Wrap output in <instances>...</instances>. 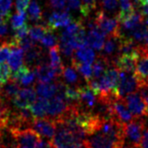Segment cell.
<instances>
[{
  "label": "cell",
  "mask_w": 148,
  "mask_h": 148,
  "mask_svg": "<svg viewBox=\"0 0 148 148\" xmlns=\"http://www.w3.org/2000/svg\"><path fill=\"white\" fill-rule=\"evenodd\" d=\"M80 99L78 103L83 110L86 112H93L98 102V96L91 90V88L86 85L80 86Z\"/></svg>",
  "instance_id": "cell-13"
},
{
  "label": "cell",
  "mask_w": 148,
  "mask_h": 148,
  "mask_svg": "<svg viewBox=\"0 0 148 148\" xmlns=\"http://www.w3.org/2000/svg\"><path fill=\"white\" fill-rule=\"evenodd\" d=\"M49 30L47 25H35L29 27V37L35 41H40V40L44 37L46 32Z\"/></svg>",
  "instance_id": "cell-29"
},
{
  "label": "cell",
  "mask_w": 148,
  "mask_h": 148,
  "mask_svg": "<svg viewBox=\"0 0 148 148\" xmlns=\"http://www.w3.org/2000/svg\"><path fill=\"white\" fill-rule=\"evenodd\" d=\"M72 22V18L69 10H64L60 11H53L48 18L47 25L50 30H56L59 27L68 26Z\"/></svg>",
  "instance_id": "cell-12"
},
{
  "label": "cell",
  "mask_w": 148,
  "mask_h": 148,
  "mask_svg": "<svg viewBox=\"0 0 148 148\" xmlns=\"http://www.w3.org/2000/svg\"><path fill=\"white\" fill-rule=\"evenodd\" d=\"M82 8V2L81 0H67V10H81Z\"/></svg>",
  "instance_id": "cell-40"
},
{
  "label": "cell",
  "mask_w": 148,
  "mask_h": 148,
  "mask_svg": "<svg viewBox=\"0 0 148 148\" xmlns=\"http://www.w3.org/2000/svg\"><path fill=\"white\" fill-rule=\"evenodd\" d=\"M87 27L88 31L86 33V45L100 52L103 48L106 35L99 29L94 20L88 22Z\"/></svg>",
  "instance_id": "cell-9"
},
{
  "label": "cell",
  "mask_w": 148,
  "mask_h": 148,
  "mask_svg": "<svg viewBox=\"0 0 148 148\" xmlns=\"http://www.w3.org/2000/svg\"><path fill=\"white\" fill-rule=\"evenodd\" d=\"M111 63L104 57L99 56L96 58V60L93 63V78H100L105 73L109 67H111Z\"/></svg>",
  "instance_id": "cell-26"
},
{
  "label": "cell",
  "mask_w": 148,
  "mask_h": 148,
  "mask_svg": "<svg viewBox=\"0 0 148 148\" xmlns=\"http://www.w3.org/2000/svg\"><path fill=\"white\" fill-rule=\"evenodd\" d=\"M85 148H90V147H89V146H87V147H85Z\"/></svg>",
  "instance_id": "cell-50"
},
{
  "label": "cell",
  "mask_w": 148,
  "mask_h": 148,
  "mask_svg": "<svg viewBox=\"0 0 148 148\" xmlns=\"http://www.w3.org/2000/svg\"><path fill=\"white\" fill-rule=\"evenodd\" d=\"M122 35H111L104 42L103 48L100 51V56L107 59L112 66L115 59L119 56L120 38Z\"/></svg>",
  "instance_id": "cell-8"
},
{
  "label": "cell",
  "mask_w": 148,
  "mask_h": 148,
  "mask_svg": "<svg viewBox=\"0 0 148 148\" xmlns=\"http://www.w3.org/2000/svg\"><path fill=\"white\" fill-rule=\"evenodd\" d=\"M25 62L27 67L31 69H35L38 67V65L43 63L42 61V57H43V52L40 46L35 45L29 50L25 51Z\"/></svg>",
  "instance_id": "cell-18"
},
{
  "label": "cell",
  "mask_w": 148,
  "mask_h": 148,
  "mask_svg": "<svg viewBox=\"0 0 148 148\" xmlns=\"http://www.w3.org/2000/svg\"><path fill=\"white\" fill-rule=\"evenodd\" d=\"M101 1V7H102V10L108 11V12H112L117 9L118 1L117 0H100Z\"/></svg>",
  "instance_id": "cell-36"
},
{
  "label": "cell",
  "mask_w": 148,
  "mask_h": 148,
  "mask_svg": "<svg viewBox=\"0 0 148 148\" xmlns=\"http://www.w3.org/2000/svg\"><path fill=\"white\" fill-rule=\"evenodd\" d=\"M12 6V0H0V12L7 19L10 17V9Z\"/></svg>",
  "instance_id": "cell-35"
},
{
  "label": "cell",
  "mask_w": 148,
  "mask_h": 148,
  "mask_svg": "<svg viewBox=\"0 0 148 148\" xmlns=\"http://www.w3.org/2000/svg\"><path fill=\"white\" fill-rule=\"evenodd\" d=\"M146 116H148V109H147V115Z\"/></svg>",
  "instance_id": "cell-49"
},
{
  "label": "cell",
  "mask_w": 148,
  "mask_h": 148,
  "mask_svg": "<svg viewBox=\"0 0 148 148\" xmlns=\"http://www.w3.org/2000/svg\"><path fill=\"white\" fill-rule=\"evenodd\" d=\"M62 77L64 78L67 83L71 84H76L78 81H79V75H78L77 71L73 67H71V66L64 67Z\"/></svg>",
  "instance_id": "cell-31"
},
{
  "label": "cell",
  "mask_w": 148,
  "mask_h": 148,
  "mask_svg": "<svg viewBox=\"0 0 148 148\" xmlns=\"http://www.w3.org/2000/svg\"><path fill=\"white\" fill-rule=\"evenodd\" d=\"M112 109L114 117H115L123 124L130 122L134 118L133 114H131V112L128 109L124 98L115 96L112 100Z\"/></svg>",
  "instance_id": "cell-10"
},
{
  "label": "cell",
  "mask_w": 148,
  "mask_h": 148,
  "mask_svg": "<svg viewBox=\"0 0 148 148\" xmlns=\"http://www.w3.org/2000/svg\"><path fill=\"white\" fill-rule=\"evenodd\" d=\"M56 123V131L52 141L53 148H85L89 146L86 138L73 132L64 125Z\"/></svg>",
  "instance_id": "cell-1"
},
{
  "label": "cell",
  "mask_w": 148,
  "mask_h": 148,
  "mask_svg": "<svg viewBox=\"0 0 148 148\" xmlns=\"http://www.w3.org/2000/svg\"><path fill=\"white\" fill-rule=\"evenodd\" d=\"M48 106H49V100L45 98L40 97V98L37 99L36 101L31 105L29 110L35 118H42V117H46V115H47Z\"/></svg>",
  "instance_id": "cell-23"
},
{
  "label": "cell",
  "mask_w": 148,
  "mask_h": 148,
  "mask_svg": "<svg viewBox=\"0 0 148 148\" xmlns=\"http://www.w3.org/2000/svg\"><path fill=\"white\" fill-rule=\"evenodd\" d=\"M2 89H3V85H2V84H0V94L2 93Z\"/></svg>",
  "instance_id": "cell-47"
},
{
  "label": "cell",
  "mask_w": 148,
  "mask_h": 148,
  "mask_svg": "<svg viewBox=\"0 0 148 148\" xmlns=\"http://www.w3.org/2000/svg\"><path fill=\"white\" fill-rule=\"evenodd\" d=\"M71 62H72V67L84 78V80L86 81V83L89 80L92 79L93 78V67L91 66V64L81 63V62H78L75 59H71Z\"/></svg>",
  "instance_id": "cell-27"
},
{
  "label": "cell",
  "mask_w": 148,
  "mask_h": 148,
  "mask_svg": "<svg viewBox=\"0 0 148 148\" xmlns=\"http://www.w3.org/2000/svg\"><path fill=\"white\" fill-rule=\"evenodd\" d=\"M124 99L134 117L142 118L143 116L147 115L148 106L145 103V101L143 100V97L141 96L139 91L130 93L127 97H125Z\"/></svg>",
  "instance_id": "cell-7"
},
{
  "label": "cell",
  "mask_w": 148,
  "mask_h": 148,
  "mask_svg": "<svg viewBox=\"0 0 148 148\" xmlns=\"http://www.w3.org/2000/svg\"><path fill=\"white\" fill-rule=\"evenodd\" d=\"M143 21H145V17H143L142 12L139 10H135L131 14H130L123 21L120 22V25H122L124 30L131 32L132 30H134L139 25H141Z\"/></svg>",
  "instance_id": "cell-20"
},
{
  "label": "cell",
  "mask_w": 148,
  "mask_h": 148,
  "mask_svg": "<svg viewBox=\"0 0 148 148\" xmlns=\"http://www.w3.org/2000/svg\"><path fill=\"white\" fill-rule=\"evenodd\" d=\"M34 71L38 83H51L53 80L57 79L56 73L52 66L44 62L35 68Z\"/></svg>",
  "instance_id": "cell-17"
},
{
  "label": "cell",
  "mask_w": 148,
  "mask_h": 148,
  "mask_svg": "<svg viewBox=\"0 0 148 148\" xmlns=\"http://www.w3.org/2000/svg\"><path fill=\"white\" fill-rule=\"evenodd\" d=\"M49 56H50V61H51V66L54 69V71L56 73L57 78L62 76L63 73V69L64 66L62 64L61 61V56H60V48L59 44L54 45L49 51Z\"/></svg>",
  "instance_id": "cell-21"
},
{
  "label": "cell",
  "mask_w": 148,
  "mask_h": 148,
  "mask_svg": "<svg viewBox=\"0 0 148 148\" xmlns=\"http://www.w3.org/2000/svg\"><path fill=\"white\" fill-rule=\"evenodd\" d=\"M36 148H53V143L50 141V139L40 138V141L38 142Z\"/></svg>",
  "instance_id": "cell-41"
},
{
  "label": "cell",
  "mask_w": 148,
  "mask_h": 148,
  "mask_svg": "<svg viewBox=\"0 0 148 148\" xmlns=\"http://www.w3.org/2000/svg\"><path fill=\"white\" fill-rule=\"evenodd\" d=\"M27 17L32 22H40L42 20V10L37 1H32L27 9Z\"/></svg>",
  "instance_id": "cell-28"
},
{
  "label": "cell",
  "mask_w": 148,
  "mask_h": 148,
  "mask_svg": "<svg viewBox=\"0 0 148 148\" xmlns=\"http://www.w3.org/2000/svg\"><path fill=\"white\" fill-rule=\"evenodd\" d=\"M134 73L139 81L148 80V47L145 44H141L140 56L136 63Z\"/></svg>",
  "instance_id": "cell-14"
},
{
  "label": "cell",
  "mask_w": 148,
  "mask_h": 148,
  "mask_svg": "<svg viewBox=\"0 0 148 148\" xmlns=\"http://www.w3.org/2000/svg\"><path fill=\"white\" fill-rule=\"evenodd\" d=\"M0 148H10V147H8L7 145H1V143H0Z\"/></svg>",
  "instance_id": "cell-46"
},
{
  "label": "cell",
  "mask_w": 148,
  "mask_h": 148,
  "mask_svg": "<svg viewBox=\"0 0 148 148\" xmlns=\"http://www.w3.org/2000/svg\"><path fill=\"white\" fill-rule=\"evenodd\" d=\"M148 32V26L145 24V22L143 23L141 25H139L137 28L131 31L130 38H132L136 42H142L145 40L146 35Z\"/></svg>",
  "instance_id": "cell-32"
},
{
  "label": "cell",
  "mask_w": 148,
  "mask_h": 148,
  "mask_svg": "<svg viewBox=\"0 0 148 148\" xmlns=\"http://www.w3.org/2000/svg\"><path fill=\"white\" fill-rule=\"evenodd\" d=\"M17 45L20 46V47L24 51H27V50H29L30 48H32L33 46L36 45V43H35V40H33L30 37L29 38L26 37L25 38H23V40H19L17 42Z\"/></svg>",
  "instance_id": "cell-38"
},
{
  "label": "cell",
  "mask_w": 148,
  "mask_h": 148,
  "mask_svg": "<svg viewBox=\"0 0 148 148\" xmlns=\"http://www.w3.org/2000/svg\"><path fill=\"white\" fill-rule=\"evenodd\" d=\"M141 148H148V128L147 127H145V130H143Z\"/></svg>",
  "instance_id": "cell-43"
},
{
  "label": "cell",
  "mask_w": 148,
  "mask_h": 148,
  "mask_svg": "<svg viewBox=\"0 0 148 148\" xmlns=\"http://www.w3.org/2000/svg\"><path fill=\"white\" fill-rule=\"evenodd\" d=\"M30 127L38 133L40 137L46 139H53L56 131V123L53 118L42 117L33 118Z\"/></svg>",
  "instance_id": "cell-5"
},
{
  "label": "cell",
  "mask_w": 148,
  "mask_h": 148,
  "mask_svg": "<svg viewBox=\"0 0 148 148\" xmlns=\"http://www.w3.org/2000/svg\"><path fill=\"white\" fill-rule=\"evenodd\" d=\"M8 21H9V19H7L1 12H0V24H2V23H7Z\"/></svg>",
  "instance_id": "cell-44"
},
{
  "label": "cell",
  "mask_w": 148,
  "mask_h": 148,
  "mask_svg": "<svg viewBox=\"0 0 148 148\" xmlns=\"http://www.w3.org/2000/svg\"><path fill=\"white\" fill-rule=\"evenodd\" d=\"M49 6L53 10H64L67 9V0H49Z\"/></svg>",
  "instance_id": "cell-37"
},
{
  "label": "cell",
  "mask_w": 148,
  "mask_h": 148,
  "mask_svg": "<svg viewBox=\"0 0 148 148\" xmlns=\"http://www.w3.org/2000/svg\"><path fill=\"white\" fill-rule=\"evenodd\" d=\"M37 94L45 99H52L57 93V84L56 83H38L36 86Z\"/></svg>",
  "instance_id": "cell-25"
},
{
  "label": "cell",
  "mask_w": 148,
  "mask_h": 148,
  "mask_svg": "<svg viewBox=\"0 0 148 148\" xmlns=\"http://www.w3.org/2000/svg\"><path fill=\"white\" fill-rule=\"evenodd\" d=\"M8 33H9V28H8L7 23L0 24V43L5 41V38L8 36Z\"/></svg>",
  "instance_id": "cell-42"
},
{
  "label": "cell",
  "mask_w": 148,
  "mask_h": 148,
  "mask_svg": "<svg viewBox=\"0 0 148 148\" xmlns=\"http://www.w3.org/2000/svg\"><path fill=\"white\" fill-rule=\"evenodd\" d=\"M72 59H75L81 63L93 64L96 60V53L91 47L83 46V47L76 50V53H74Z\"/></svg>",
  "instance_id": "cell-22"
},
{
  "label": "cell",
  "mask_w": 148,
  "mask_h": 148,
  "mask_svg": "<svg viewBox=\"0 0 148 148\" xmlns=\"http://www.w3.org/2000/svg\"><path fill=\"white\" fill-rule=\"evenodd\" d=\"M94 22L96 25L99 27L100 31L106 35H122L121 34V25L118 18L109 17L103 10L98 11L95 16Z\"/></svg>",
  "instance_id": "cell-3"
},
{
  "label": "cell",
  "mask_w": 148,
  "mask_h": 148,
  "mask_svg": "<svg viewBox=\"0 0 148 148\" xmlns=\"http://www.w3.org/2000/svg\"><path fill=\"white\" fill-rule=\"evenodd\" d=\"M58 40H59V38L56 37V35L53 34V31L49 29L44 35V37L40 40V44L43 46V47L52 48L54 45L57 44Z\"/></svg>",
  "instance_id": "cell-33"
},
{
  "label": "cell",
  "mask_w": 148,
  "mask_h": 148,
  "mask_svg": "<svg viewBox=\"0 0 148 148\" xmlns=\"http://www.w3.org/2000/svg\"><path fill=\"white\" fill-rule=\"evenodd\" d=\"M11 42V41H10ZM24 50L20 46L13 44L11 42V51L9 56V66L12 73L16 72L23 65H24Z\"/></svg>",
  "instance_id": "cell-16"
},
{
  "label": "cell",
  "mask_w": 148,
  "mask_h": 148,
  "mask_svg": "<svg viewBox=\"0 0 148 148\" xmlns=\"http://www.w3.org/2000/svg\"><path fill=\"white\" fill-rule=\"evenodd\" d=\"M20 90H21V84L16 80L10 78V80H9L3 85L1 94L8 101L10 100L12 101V99L17 96Z\"/></svg>",
  "instance_id": "cell-24"
},
{
  "label": "cell",
  "mask_w": 148,
  "mask_h": 148,
  "mask_svg": "<svg viewBox=\"0 0 148 148\" xmlns=\"http://www.w3.org/2000/svg\"><path fill=\"white\" fill-rule=\"evenodd\" d=\"M71 104L72 103L68 101L65 97L56 94L49 100L47 114L49 115L50 118L53 119L62 117V116L65 115L69 112Z\"/></svg>",
  "instance_id": "cell-6"
},
{
  "label": "cell",
  "mask_w": 148,
  "mask_h": 148,
  "mask_svg": "<svg viewBox=\"0 0 148 148\" xmlns=\"http://www.w3.org/2000/svg\"><path fill=\"white\" fill-rule=\"evenodd\" d=\"M0 84L4 85V83H3V79H2V75H1V71H0Z\"/></svg>",
  "instance_id": "cell-45"
},
{
  "label": "cell",
  "mask_w": 148,
  "mask_h": 148,
  "mask_svg": "<svg viewBox=\"0 0 148 148\" xmlns=\"http://www.w3.org/2000/svg\"><path fill=\"white\" fill-rule=\"evenodd\" d=\"M26 18H27V15L25 14V12L17 11V12L13 14L10 18L11 28L15 31V30L23 27L25 25H26Z\"/></svg>",
  "instance_id": "cell-30"
},
{
  "label": "cell",
  "mask_w": 148,
  "mask_h": 148,
  "mask_svg": "<svg viewBox=\"0 0 148 148\" xmlns=\"http://www.w3.org/2000/svg\"><path fill=\"white\" fill-rule=\"evenodd\" d=\"M10 133L14 139L13 148H36L40 136L31 127L13 128Z\"/></svg>",
  "instance_id": "cell-2"
},
{
  "label": "cell",
  "mask_w": 148,
  "mask_h": 148,
  "mask_svg": "<svg viewBox=\"0 0 148 148\" xmlns=\"http://www.w3.org/2000/svg\"><path fill=\"white\" fill-rule=\"evenodd\" d=\"M138 58V56H119L114 62L112 66L119 69V71L133 73L135 72Z\"/></svg>",
  "instance_id": "cell-19"
},
{
  "label": "cell",
  "mask_w": 148,
  "mask_h": 148,
  "mask_svg": "<svg viewBox=\"0 0 148 148\" xmlns=\"http://www.w3.org/2000/svg\"><path fill=\"white\" fill-rule=\"evenodd\" d=\"M29 5L30 0H16V3H15L17 11H20V12H25V10L28 9Z\"/></svg>",
  "instance_id": "cell-39"
},
{
  "label": "cell",
  "mask_w": 148,
  "mask_h": 148,
  "mask_svg": "<svg viewBox=\"0 0 148 148\" xmlns=\"http://www.w3.org/2000/svg\"><path fill=\"white\" fill-rule=\"evenodd\" d=\"M140 82L137 76L132 72H127L120 71L119 83L115 93L120 98H125L130 93L138 91Z\"/></svg>",
  "instance_id": "cell-4"
},
{
  "label": "cell",
  "mask_w": 148,
  "mask_h": 148,
  "mask_svg": "<svg viewBox=\"0 0 148 148\" xmlns=\"http://www.w3.org/2000/svg\"><path fill=\"white\" fill-rule=\"evenodd\" d=\"M37 99V92L34 87L21 88L17 96L12 99V104L18 110L29 109Z\"/></svg>",
  "instance_id": "cell-11"
},
{
  "label": "cell",
  "mask_w": 148,
  "mask_h": 148,
  "mask_svg": "<svg viewBox=\"0 0 148 148\" xmlns=\"http://www.w3.org/2000/svg\"><path fill=\"white\" fill-rule=\"evenodd\" d=\"M11 51L10 40H5L0 43V64H3L7 59H9Z\"/></svg>",
  "instance_id": "cell-34"
},
{
  "label": "cell",
  "mask_w": 148,
  "mask_h": 148,
  "mask_svg": "<svg viewBox=\"0 0 148 148\" xmlns=\"http://www.w3.org/2000/svg\"><path fill=\"white\" fill-rule=\"evenodd\" d=\"M11 78L16 80L21 84V86L22 85L23 86H29V85L33 84L37 76L34 69L32 71L31 68L27 67L26 65H23L16 72L12 73Z\"/></svg>",
  "instance_id": "cell-15"
},
{
  "label": "cell",
  "mask_w": 148,
  "mask_h": 148,
  "mask_svg": "<svg viewBox=\"0 0 148 148\" xmlns=\"http://www.w3.org/2000/svg\"><path fill=\"white\" fill-rule=\"evenodd\" d=\"M106 148H118V147H116V146H110V147H106Z\"/></svg>",
  "instance_id": "cell-48"
}]
</instances>
